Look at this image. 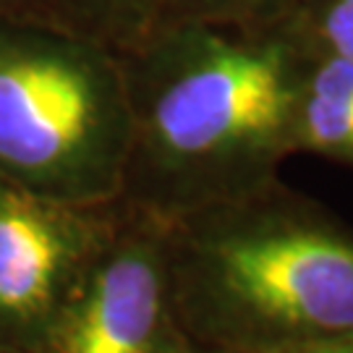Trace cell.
I'll use <instances>...</instances> for the list:
<instances>
[{"label":"cell","instance_id":"cell-1","mask_svg":"<svg viewBox=\"0 0 353 353\" xmlns=\"http://www.w3.org/2000/svg\"><path fill=\"white\" fill-rule=\"evenodd\" d=\"M163 228L173 306L199 351L290 353L353 332V233L275 183Z\"/></svg>","mask_w":353,"mask_h":353},{"label":"cell","instance_id":"cell-2","mask_svg":"<svg viewBox=\"0 0 353 353\" xmlns=\"http://www.w3.org/2000/svg\"><path fill=\"white\" fill-rule=\"evenodd\" d=\"M165 63L150 102L134 108L126 170L147 214L168 223L270 186L296 150L306 92L285 50L194 32Z\"/></svg>","mask_w":353,"mask_h":353},{"label":"cell","instance_id":"cell-3","mask_svg":"<svg viewBox=\"0 0 353 353\" xmlns=\"http://www.w3.org/2000/svg\"><path fill=\"white\" fill-rule=\"evenodd\" d=\"M134 105L87 55L58 45L0 50V168L16 186L100 204L126 186Z\"/></svg>","mask_w":353,"mask_h":353},{"label":"cell","instance_id":"cell-4","mask_svg":"<svg viewBox=\"0 0 353 353\" xmlns=\"http://www.w3.org/2000/svg\"><path fill=\"white\" fill-rule=\"evenodd\" d=\"M32 353H199L173 306L160 220L108 243Z\"/></svg>","mask_w":353,"mask_h":353},{"label":"cell","instance_id":"cell-5","mask_svg":"<svg viewBox=\"0 0 353 353\" xmlns=\"http://www.w3.org/2000/svg\"><path fill=\"white\" fill-rule=\"evenodd\" d=\"M84 204L0 189V351L32 353L118 236Z\"/></svg>","mask_w":353,"mask_h":353},{"label":"cell","instance_id":"cell-6","mask_svg":"<svg viewBox=\"0 0 353 353\" xmlns=\"http://www.w3.org/2000/svg\"><path fill=\"white\" fill-rule=\"evenodd\" d=\"M296 150L353 160V102L325 100L303 92L296 118Z\"/></svg>","mask_w":353,"mask_h":353},{"label":"cell","instance_id":"cell-7","mask_svg":"<svg viewBox=\"0 0 353 353\" xmlns=\"http://www.w3.org/2000/svg\"><path fill=\"white\" fill-rule=\"evenodd\" d=\"M306 92L325 100L353 102V58L335 52V58H330L322 68L314 71Z\"/></svg>","mask_w":353,"mask_h":353},{"label":"cell","instance_id":"cell-8","mask_svg":"<svg viewBox=\"0 0 353 353\" xmlns=\"http://www.w3.org/2000/svg\"><path fill=\"white\" fill-rule=\"evenodd\" d=\"M322 32L338 55L353 58V0H338L330 8Z\"/></svg>","mask_w":353,"mask_h":353},{"label":"cell","instance_id":"cell-9","mask_svg":"<svg viewBox=\"0 0 353 353\" xmlns=\"http://www.w3.org/2000/svg\"><path fill=\"white\" fill-rule=\"evenodd\" d=\"M267 0H176L178 8H189L202 16H217V13H239L256 8Z\"/></svg>","mask_w":353,"mask_h":353},{"label":"cell","instance_id":"cell-10","mask_svg":"<svg viewBox=\"0 0 353 353\" xmlns=\"http://www.w3.org/2000/svg\"><path fill=\"white\" fill-rule=\"evenodd\" d=\"M290 353H353V332H345V335H335V338H327V341L312 343V345H303L299 351Z\"/></svg>","mask_w":353,"mask_h":353},{"label":"cell","instance_id":"cell-11","mask_svg":"<svg viewBox=\"0 0 353 353\" xmlns=\"http://www.w3.org/2000/svg\"><path fill=\"white\" fill-rule=\"evenodd\" d=\"M199 353H217V351H199Z\"/></svg>","mask_w":353,"mask_h":353},{"label":"cell","instance_id":"cell-12","mask_svg":"<svg viewBox=\"0 0 353 353\" xmlns=\"http://www.w3.org/2000/svg\"><path fill=\"white\" fill-rule=\"evenodd\" d=\"M0 353H6V351H0Z\"/></svg>","mask_w":353,"mask_h":353}]
</instances>
